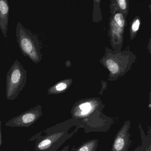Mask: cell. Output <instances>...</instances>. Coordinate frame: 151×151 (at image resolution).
Returning a JSON list of instances; mask_svg holds the SVG:
<instances>
[{
    "label": "cell",
    "instance_id": "7",
    "mask_svg": "<svg viewBox=\"0 0 151 151\" xmlns=\"http://www.w3.org/2000/svg\"><path fill=\"white\" fill-rule=\"evenodd\" d=\"M9 6L7 0H0V30L6 39L7 37Z\"/></svg>",
    "mask_w": 151,
    "mask_h": 151
},
{
    "label": "cell",
    "instance_id": "8",
    "mask_svg": "<svg viewBox=\"0 0 151 151\" xmlns=\"http://www.w3.org/2000/svg\"><path fill=\"white\" fill-rule=\"evenodd\" d=\"M98 146L99 140L93 139L84 142L74 151H97Z\"/></svg>",
    "mask_w": 151,
    "mask_h": 151
},
{
    "label": "cell",
    "instance_id": "4",
    "mask_svg": "<svg viewBox=\"0 0 151 151\" xmlns=\"http://www.w3.org/2000/svg\"><path fill=\"white\" fill-rule=\"evenodd\" d=\"M27 72L22 63L15 60L6 77V96L9 101L14 100L23 90L27 82Z\"/></svg>",
    "mask_w": 151,
    "mask_h": 151
},
{
    "label": "cell",
    "instance_id": "1",
    "mask_svg": "<svg viewBox=\"0 0 151 151\" xmlns=\"http://www.w3.org/2000/svg\"><path fill=\"white\" fill-rule=\"evenodd\" d=\"M103 107L94 101H86L75 105L70 110L75 127L85 133L106 132L114 123L113 119L103 113Z\"/></svg>",
    "mask_w": 151,
    "mask_h": 151
},
{
    "label": "cell",
    "instance_id": "14",
    "mask_svg": "<svg viewBox=\"0 0 151 151\" xmlns=\"http://www.w3.org/2000/svg\"><path fill=\"white\" fill-rule=\"evenodd\" d=\"M70 148V146L68 145L64 147L60 151H69Z\"/></svg>",
    "mask_w": 151,
    "mask_h": 151
},
{
    "label": "cell",
    "instance_id": "13",
    "mask_svg": "<svg viewBox=\"0 0 151 151\" xmlns=\"http://www.w3.org/2000/svg\"><path fill=\"white\" fill-rule=\"evenodd\" d=\"M1 120H0V147L2 144V133H1Z\"/></svg>",
    "mask_w": 151,
    "mask_h": 151
},
{
    "label": "cell",
    "instance_id": "2",
    "mask_svg": "<svg viewBox=\"0 0 151 151\" xmlns=\"http://www.w3.org/2000/svg\"><path fill=\"white\" fill-rule=\"evenodd\" d=\"M75 127L72 119L57 124L47 128L32 136L28 141H35L36 151H57L69 139L76 133L78 129L69 132L71 128Z\"/></svg>",
    "mask_w": 151,
    "mask_h": 151
},
{
    "label": "cell",
    "instance_id": "10",
    "mask_svg": "<svg viewBox=\"0 0 151 151\" xmlns=\"http://www.w3.org/2000/svg\"><path fill=\"white\" fill-rule=\"evenodd\" d=\"M115 20H116V22L120 27H123L124 25V19L123 17L122 14H116L115 16Z\"/></svg>",
    "mask_w": 151,
    "mask_h": 151
},
{
    "label": "cell",
    "instance_id": "12",
    "mask_svg": "<svg viewBox=\"0 0 151 151\" xmlns=\"http://www.w3.org/2000/svg\"><path fill=\"white\" fill-rule=\"evenodd\" d=\"M118 4L120 8L122 9H124L126 7V1L124 0H119L118 1Z\"/></svg>",
    "mask_w": 151,
    "mask_h": 151
},
{
    "label": "cell",
    "instance_id": "3",
    "mask_svg": "<svg viewBox=\"0 0 151 151\" xmlns=\"http://www.w3.org/2000/svg\"><path fill=\"white\" fill-rule=\"evenodd\" d=\"M15 35L17 42L23 55L28 57L35 64L40 63L43 55L37 35L24 28L20 22L17 24Z\"/></svg>",
    "mask_w": 151,
    "mask_h": 151
},
{
    "label": "cell",
    "instance_id": "16",
    "mask_svg": "<svg viewBox=\"0 0 151 151\" xmlns=\"http://www.w3.org/2000/svg\"><path fill=\"white\" fill-rule=\"evenodd\" d=\"M26 151H28V150H26Z\"/></svg>",
    "mask_w": 151,
    "mask_h": 151
},
{
    "label": "cell",
    "instance_id": "6",
    "mask_svg": "<svg viewBox=\"0 0 151 151\" xmlns=\"http://www.w3.org/2000/svg\"><path fill=\"white\" fill-rule=\"evenodd\" d=\"M130 126V120L124 122L115 135L112 144L111 151H129L132 142L129 132Z\"/></svg>",
    "mask_w": 151,
    "mask_h": 151
},
{
    "label": "cell",
    "instance_id": "11",
    "mask_svg": "<svg viewBox=\"0 0 151 151\" xmlns=\"http://www.w3.org/2000/svg\"><path fill=\"white\" fill-rule=\"evenodd\" d=\"M139 26V22L138 20H136L132 25V29L134 31H137L138 30Z\"/></svg>",
    "mask_w": 151,
    "mask_h": 151
},
{
    "label": "cell",
    "instance_id": "9",
    "mask_svg": "<svg viewBox=\"0 0 151 151\" xmlns=\"http://www.w3.org/2000/svg\"><path fill=\"white\" fill-rule=\"evenodd\" d=\"M107 64L108 66V69L113 74L117 73L118 71V67L116 63L114 61L109 60L107 61Z\"/></svg>",
    "mask_w": 151,
    "mask_h": 151
},
{
    "label": "cell",
    "instance_id": "5",
    "mask_svg": "<svg viewBox=\"0 0 151 151\" xmlns=\"http://www.w3.org/2000/svg\"><path fill=\"white\" fill-rule=\"evenodd\" d=\"M41 105H38L21 114L9 120L5 126L11 127H28L32 125L43 114Z\"/></svg>",
    "mask_w": 151,
    "mask_h": 151
},
{
    "label": "cell",
    "instance_id": "15",
    "mask_svg": "<svg viewBox=\"0 0 151 151\" xmlns=\"http://www.w3.org/2000/svg\"><path fill=\"white\" fill-rule=\"evenodd\" d=\"M139 147H139V146L137 147L134 149L133 151H139Z\"/></svg>",
    "mask_w": 151,
    "mask_h": 151
}]
</instances>
